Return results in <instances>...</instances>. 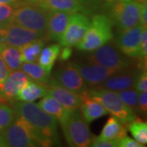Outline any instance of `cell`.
Segmentation results:
<instances>
[{
	"label": "cell",
	"mask_w": 147,
	"mask_h": 147,
	"mask_svg": "<svg viewBox=\"0 0 147 147\" xmlns=\"http://www.w3.org/2000/svg\"><path fill=\"white\" fill-rule=\"evenodd\" d=\"M16 117L26 120L32 127L38 146H52L59 144L57 120L33 102H13Z\"/></svg>",
	"instance_id": "1"
},
{
	"label": "cell",
	"mask_w": 147,
	"mask_h": 147,
	"mask_svg": "<svg viewBox=\"0 0 147 147\" xmlns=\"http://www.w3.org/2000/svg\"><path fill=\"white\" fill-rule=\"evenodd\" d=\"M103 14L106 16L112 26L125 30L141 24V2L139 0H127L103 4Z\"/></svg>",
	"instance_id": "2"
},
{
	"label": "cell",
	"mask_w": 147,
	"mask_h": 147,
	"mask_svg": "<svg viewBox=\"0 0 147 147\" xmlns=\"http://www.w3.org/2000/svg\"><path fill=\"white\" fill-rule=\"evenodd\" d=\"M112 24L104 14H96L90 21L88 28L81 42L76 47L84 52H92L110 42L114 34Z\"/></svg>",
	"instance_id": "3"
},
{
	"label": "cell",
	"mask_w": 147,
	"mask_h": 147,
	"mask_svg": "<svg viewBox=\"0 0 147 147\" xmlns=\"http://www.w3.org/2000/svg\"><path fill=\"white\" fill-rule=\"evenodd\" d=\"M49 12L34 4L20 2L15 7L9 21L16 25L45 34Z\"/></svg>",
	"instance_id": "4"
},
{
	"label": "cell",
	"mask_w": 147,
	"mask_h": 147,
	"mask_svg": "<svg viewBox=\"0 0 147 147\" xmlns=\"http://www.w3.org/2000/svg\"><path fill=\"white\" fill-rule=\"evenodd\" d=\"M85 93L91 98L99 101L108 113L117 118L127 128L129 123L136 118L135 113L121 100L118 93L115 91L92 88L87 90Z\"/></svg>",
	"instance_id": "5"
},
{
	"label": "cell",
	"mask_w": 147,
	"mask_h": 147,
	"mask_svg": "<svg viewBox=\"0 0 147 147\" xmlns=\"http://www.w3.org/2000/svg\"><path fill=\"white\" fill-rule=\"evenodd\" d=\"M61 128L69 146H90L93 135L91 133L88 123L85 120L79 108L69 112Z\"/></svg>",
	"instance_id": "6"
},
{
	"label": "cell",
	"mask_w": 147,
	"mask_h": 147,
	"mask_svg": "<svg viewBox=\"0 0 147 147\" xmlns=\"http://www.w3.org/2000/svg\"><path fill=\"white\" fill-rule=\"evenodd\" d=\"M40 7L48 11L80 12L84 15H92L102 7V0H21Z\"/></svg>",
	"instance_id": "7"
},
{
	"label": "cell",
	"mask_w": 147,
	"mask_h": 147,
	"mask_svg": "<svg viewBox=\"0 0 147 147\" xmlns=\"http://www.w3.org/2000/svg\"><path fill=\"white\" fill-rule=\"evenodd\" d=\"M88 61L116 71L130 68L132 65L130 57L121 53L114 43L109 42L92 51Z\"/></svg>",
	"instance_id": "8"
},
{
	"label": "cell",
	"mask_w": 147,
	"mask_h": 147,
	"mask_svg": "<svg viewBox=\"0 0 147 147\" xmlns=\"http://www.w3.org/2000/svg\"><path fill=\"white\" fill-rule=\"evenodd\" d=\"M1 132L7 146H38L32 127L20 117Z\"/></svg>",
	"instance_id": "9"
},
{
	"label": "cell",
	"mask_w": 147,
	"mask_h": 147,
	"mask_svg": "<svg viewBox=\"0 0 147 147\" xmlns=\"http://www.w3.org/2000/svg\"><path fill=\"white\" fill-rule=\"evenodd\" d=\"M46 38L45 34L16 25L10 21L0 25V43L20 47L34 39Z\"/></svg>",
	"instance_id": "10"
},
{
	"label": "cell",
	"mask_w": 147,
	"mask_h": 147,
	"mask_svg": "<svg viewBox=\"0 0 147 147\" xmlns=\"http://www.w3.org/2000/svg\"><path fill=\"white\" fill-rule=\"evenodd\" d=\"M90 20L87 15L74 12L69 18L66 28L59 41L61 46L76 47L83 39L89 26Z\"/></svg>",
	"instance_id": "11"
},
{
	"label": "cell",
	"mask_w": 147,
	"mask_h": 147,
	"mask_svg": "<svg viewBox=\"0 0 147 147\" xmlns=\"http://www.w3.org/2000/svg\"><path fill=\"white\" fill-rule=\"evenodd\" d=\"M144 26L142 24L135 26L120 30L116 32L114 42L118 49L125 56L130 58L138 57L139 44L142 29Z\"/></svg>",
	"instance_id": "12"
},
{
	"label": "cell",
	"mask_w": 147,
	"mask_h": 147,
	"mask_svg": "<svg viewBox=\"0 0 147 147\" xmlns=\"http://www.w3.org/2000/svg\"><path fill=\"white\" fill-rule=\"evenodd\" d=\"M53 78L60 85L78 94H82L88 90V85L72 62L59 67L55 71Z\"/></svg>",
	"instance_id": "13"
},
{
	"label": "cell",
	"mask_w": 147,
	"mask_h": 147,
	"mask_svg": "<svg viewBox=\"0 0 147 147\" xmlns=\"http://www.w3.org/2000/svg\"><path fill=\"white\" fill-rule=\"evenodd\" d=\"M73 63L75 65V67L78 69L87 85L92 88H97L107 78L113 75L114 74L119 72L90 61H88V63H84V62H73Z\"/></svg>",
	"instance_id": "14"
},
{
	"label": "cell",
	"mask_w": 147,
	"mask_h": 147,
	"mask_svg": "<svg viewBox=\"0 0 147 147\" xmlns=\"http://www.w3.org/2000/svg\"><path fill=\"white\" fill-rule=\"evenodd\" d=\"M47 94L53 96L54 98L62 105L65 110L71 112L79 108L81 105V95L64 88L60 85L54 78H50L46 83Z\"/></svg>",
	"instance_id": "15"
},
{
	"label": "cell",
	"mask_w": 147,
	"mask_h": 147,
	"mask_svg": "<svg viewBox=\"0 0 147 147\" xmlns=\"http://www.w3.org/2000/svg\"><path fill=\"white\" fill-rule=\"evenodd\" d=\"M30 79L26 74L21 69L10 72L5 80L0 84V91L12 104L16 101V96L19 91L30 81Z\"/></svg>",
	"instance_id": "16"
},
{
	"label": "cell",
	"mask_w": 147,
	"mask_h": 147,
	"mask_svg": "<svg viewBox=\"0 0 147 147\" xmlns=\"http://www.w3.org/2000/svg\"><path fill=\"white\" fill-rule=\"evenodd\" d=\"M137 73V69H131V67L121 70L107 78L97 88L115 92L133 88Z\"/></svg>",
	"instance_id": "17"
},
{
	"label": "cell",
	"mask_w": 147,
	"mask_h": 147,
	"mask_svg": "<svg viewBox=\"0 0 147 147\" xmlns=\"http://www.w3.org/2000/svg\"><path fill=\"white\" fill-rule=\"evenodd\" d=\"M71 12L50 11L47 23V38L50 40L59 42L66 28Z\"/></svg>",
	"instance_id": "18"
},
{
	"label": "cell",
	"mask_w": 147,
	"mask_h": 147,
	"mask_svg": "<svg viewBox=\"0 0 147 147\" xmlns=\"http://www.w3.org/2000/svg\"><path fill=\"white\" fill-rule=\"evenodd\" d=\"M80 95L82 101L79 108L85 120L88 123L108 114V111L99 101L91 98L85 92Z\"/></svg>",
	"instance_id": "19"
},
{
	"label": "cell",
	"mask_w": 147,
	"mask_h": 147,
	"mask_svg": "<svg viewBox=\"0 0 147 147\" xmlns=\"http://www.w3.org/2000/svg\"><path fill=\"white\" fill-rule=\"evenodd\" d=\"M47 94L46 83H40L30 79L16 96V101L33 102L38 98H42Z\"/></svg>",
	"instance_id": "20"
},
{
	"label": "cell",
	"mask_w": 147,
	"mask_h": 147,
	"mask_svg": "<svg viewBox=\"0 0 147 147\" xmlns=\"http://www.w3.org/2000/svg\"><path fill=\"white\" fill-rule=\"evenodd\" d=\"M38 105L47 114L53 116L57 120L59 121L61 126L63 125L69 114V112L65 110L62 105L50 94L44 96L42 100H39Z\"/></svg>",
	"instance_id": "21"
},
{
	"label": "cell",
	"mask_w": 147,
	"mask_h": 147,
	"mask_svg": "<svg viewBox=\"0 0 147 147\" xmlns=\"http://www.w3.org/2000/svg\"><path fill=\"white\" fill-rule=\"evenodd\" d=\"M127 135V127L115 116H110L105 123L99 137L105 140L118 141Z\"/></svg>",
	"instance_id": "22"
},
{
	"label": "cell",
	"mask_w": 147,
	"mask_h": 147,
	"mask_svg": "<svg viewBox=\"0 0 147 147\" xmlns=\"http://www.w3.org/2000/svg\"><path fill=\"white\" fill-rule=\"evenodd\" d=\"M0 57L5 62L10 72L21 69L22 61L18 47L0 43Z\"/></svg>",
	"instance_id": "23"
},
{
	"label": "cell",
	"mask_w": 147,
	"mask_h": 147,
	"mask_svg": "<svg viewBox=\"0 0 147 147\" xmlns=\"http://www.w3.org/2000/svg\"><path fill=\"white\" fill-rule=\"evenodd\" d=\"M43 46H44V39L36 38L24 44L21 47H18L22 63L36 61L42 49L43 48Z\"/></svg>",
	"instance_id": "24"
},
{
	"label": "cell",
	"mask_w": 147,
	"mask_h": 147,
	"mask_svg": "<svg viewBox=\"0 0 147 147\" xmlns=\"http://www.w3.org/2000/svg\"><path fill=\"white\" fill-rule=\"evenodd\" d=\"M60 52V44H52L50 46L42 48L37 61L46 71L51 73L54 64L59 57Z\"/></svg>",
	"instance_id": "25"
},
{
	"label": "cell",
	"mask_w": 147,
	"mask_h": 147,
	"mask_svg": "<svg viewBox=\"0 0 147 147\" xmlns=\"http://www.w3.org/2000/svg\"><path fill=\"white\" fill-rule=\"evenodd\" d=\"M21 69L32 80L40 83H47L51 78V73L46 71L38 63L24 62L21 64Z\"/></svg>",
	"instance_id": "26"
},
{
	"label": "cell",
	"mask_w": 147,
	"mask_h": 147,
	"mask_svg": "<svg viewBox=\"0 0 147 147\" xmlns=\"http://www.w3.org/2000/svg\"><path fill=\"white\" fill-rule=\"evenodd\" d=\"M127 129L137 142L146 146L147 143L146 122H144L139 118H135L127 126Z\"/></svg>",
	"instance_id": "27"
},
{
	"label": "cell",
	"mask_w": 147,
	"mask_h": 147,
	"mask_svg": "<svg viewBox=\"0 0 147 147\" xmlns=\"http://www.w3.org/2000/svg\"><path fill=\"white\" fill-rule=\"evenodd\" d=\"M118 95L121 100L125 105L130 108L134 113L137 112V105H138V94L139 92L135 88H127V89L119 91Z\"/></svg>",
	"instance_id": "28"
},
{
	"label": "cell",
	"mask_w": 147,
	"mask_h": 147,
	"mask_svg": "<svg viewBox=\"0 0 147 147\" xmlns=\"http://www.w3.org/2000/svg\"><path fill=\"white\" fill-rule=\"evenodd\" d=\"M16 115L13 109L7 104H0V131L11 124Z\"/></svg>",
	"instance_id": "29"
},
{
	"label": "cell",
	"mask_w": 147,
	"mask_h": 147,
	"mask_svg": "<svg viewBox=\"0 0 147 147\" xmlns=\"http://www.w3.org/2000/svg\"><path fill=\"white\" fill-rule=\"evenodd\" d=\"M133 88L138 92H145L147 90V72L146 68H138L135 78Z\"/></svg>",
	"instance_id": "30"
},
{
	"label": "cell",
	"mask_w": 147,
	"mask_h": 147,
	"mask_svg": "<svg viewBox=\"0 0 147 147\" xmlns=\"http://www.w3.org/2000/svg\"><path fill=\"white\" fill-rule=\"evenodd\" d=\"M15 9V6L11 4H0V25L10 20Z\"/></svg>",
	"instance_id": "31"
},
{
	"label": "cell",
	"mask_w": 147,
	"mask_h": 147,
	"mask_svg": "<svg viewBox=\"0 0 147 147\" xmlns=\"http://www.w3.org/2000/svg\"><path fill=\"white\" fill-rule=\"evenodd\" d=\"M90 146L92 147H116L118 146L117 141H110L101 139L99 137H92Z\"/></svg>",
	"instance_id": "32"
},
{
	"label": "cell",
	"mask_w": 147,
	"mask_h": 147,
	"mask_svg": "<svg viewBox=\"0 0 147 147\" xmlns=\"http://www.w3.org/2000/svg\"><path fill=\"white\" fill-rule=\"evenodd\" d=\"M118 146L119 147H143L144 145L137 142L136 140L131 139V137H127L125 135L124 137L120 138L119 140L117 141Z\"/></svg>",
	"instance_id": "33"
},
{
	"label": "cell",
	"mask_w": 147,
	"mask_h": 147,
	"mask_svg": "<svg viewBox=\"0 0 147 147\" xmlns=\"http://www.w3.org/2000/svg\"><path fill=\"white\" fill-rule=\"evenodd\" d=\"M137 112L142 115H146L147 112V92H141L138 94V105H137Z\"/></svg>",
	"instance_id": "34"
},
{
	"label": "cell",
	"mask_w": 147,
	"mask_h": 147,
	"mask_svg": "<svg viewBox=\"0 0 147 147\" xmlns=\"http://www.w3.org/2000/svg\"><path fill=\"white\" fill-rule=\"evenodd\" d=\"M141 2V9H140V16H141V24L144 27H147V4L146 0L140 1Z\"/></svg>",
	"instance_id": "35"
},
{
	"label": "cell",
	"mask_w": 147,
	"mask_h": 147,
	"mask_svg": "<svg viewBox=\"0 0 147 147\" xmlns=\"http://www.w3.org/2000/svg\"><path fill=\"white\" fill-rule=\"evenodd\" d=\"M9 74H10V70L6 65L3 60L0 57V84L5 80Z\"/></svg>",
	"instance_id": "36"
},
{
	"label": "cell",
	"mask_w": 147,
	"mask_h": 147,
	"mask_svg": "<svg viewBox=\"0 0 147 147\" xmlns=\"http://www.w3.org/2000/svg\"><path fill=\"white\" fill-rule=\"evenodd\" d=\"M72 48L71 47H68V46H65L62 50H61L60 54H59V57L61 61H65L69 60L72 56Z\"/></svg>",
	"instance_id": "37"
},
{
	"label": "cell",
	"mask_w": 147,
	"mask_h": 147,
	"mask_svg": "<svg viewBox=\"0 0 147 147\" xmlns=\"http://www.w3.org/2000/svg\"><path fill=\"white\" fill-rule=\"evenodd\" d=\"M21 0H0V4H11L16 7Z\"/></svg>",
	"instance_id": "38"
},
{
	"label": "cell",
	"mask_w": 147,
	"mask_h": 147,
	"mask_svg": "<svg viewBox=\"0 0 147 147\" xmlns=\"http://www.w3.org/2000/svg\"><path fill=\"white\" fill-rule=\"evenodd\" d=\"M0 104H7V105L11 104L10 101L7 100L5 96L3 95V93L1 92V91H0Z\"/></svg>",
	"instance_id": "39"
},
{
	"label": "cell",
	"mask_w": 147,
	"mask_h": 147,
	"mask_svg": "<svg viewBox=\"0 0 147 147\" xmlns=\"http://www.w3.org/2000/svg\"><path fill=\"white\" fill-rule=\"evenodd\" d=\"M7 146H6V143L3 140V135H2V132L0 131V147H5Z\"/></svg>",
	"instance_id": "40"
},
{
	"label": "cell",
	"mask_w": 147,
	"mask_h": 147,
	"mask_svg": "<svg viewBox=\"0 0 147 147\" xmlns=\"http://www.w3.org/2000/svg\"><path fill=\"white\" fill-rule=\"evenodd\" d=\"M108 1H114V0H108ZM119 1H127V0H119Z\"/></svg>",
	"instance_id": "41"
},
{
	"label": "cell",
	"mask_w": 147,
	"mask_h": 147,
	"mask_svg": "<svg viewBox=\"0 0 147 147\" xmlns=\"http://www.w3.org/2000/svg\"><path fill=\"white\" fill-rule=\"evenodd\" d=\"M140 1H144V0H140Z\"/></svg>",
	"instance_id": "42"
}]
</instances>
